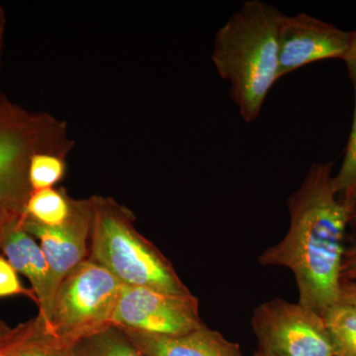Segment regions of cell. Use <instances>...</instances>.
<instances>
[{"instance_id":"cell-10","label":"cell","mask_w":356,"mask_h":356,"mask_svg":"<svg viewBox=\"0 0 356 356\" xmlns=\"http://www.w3.org/2000/svg\"><path fill=\"white\" fill-rule=\"evenodd\" d=\"M21 218L13 217L7 222L0 238V250L16 273L23 274L31 282L38 315L47 324L55 295L50 266L41 245L23 229Z\"/></svg>"},{"instance_id":"cell-15","label":"cell","mask_w":356,"mask_h":356,"mask_svg":"<svg viewBox=\"0 0 356 356\" xmlns=\"http://www.w3.org/2000/svg\"><path fill=\"white\" fill-rule=\"evenodd\" d=\"M334 356H356V308L337 303L324 315Z\"/></svg>"},{"instance_id":"cell-21","label":"cell","mask_w":356,"mask_h":356,"mask_svg":"<svg viewBox=\"0 0 356 356\" xmlns=\"http://www.w3.org/2000/svg\"><path fill=\"white\" fill-rule=\"evenodd\" d=\"M343 62L346 65L356 63V30L350 32V46H348V53L343 58Z\"/></svg>"},{"instance_id":"cell-24","label":"cell","mask_w":356,"mask_h":356,"mask_svg":"<svg viewBox=\"0 0 356 356\" xmlns=\"http://www.w3.org/2000/svg\"><path fill=\"white\" fill-rule=\"evenodd\" d=\"M14 215L8 214V213L3 212V211L0 210V238H1L2 233H3V229L6 228L7 222H8L9 220L13 219Z\"/></svg>"},{"instance_id":"cell-5","label":"cell","mask_w":356,"mask_h":356,"mask_svg":"<svg viewBox=\"0 0 356 356\" xmlns=\"http://www.w3.org/2000/svg\"><path fill=\"white\" fill-rule=\"evenodd\" d=\"M123 285L90 259L65 276L54 296L49 331L67 346L111 325Z\"/></svg>"},{"instance_id":"cell-13","label":"cell","mask_w":356,"mask_h":356,"mask_svg":"<svg viewBox=\"0 0 356 356\" xmlns=\"http://www.w3.org/2000/svg\"><path fill=\"white\" fill-rule=\"evenodd\" d=\"M77 199L70 197L64 188L33 192L23 217L46 227H60L72 217Z\"/></svg>"},{"instance_id":"cell-16","label":"cell","mask_w":356,"mask_h":356,"mask_svg":"<svg viewBox=\"0 0 356 356\" xmlns=\"http://www.w3.org/2000/svg\"><path fill=\"white\" fill-rule=\"evenodd\" d=\"M348 74L355 88V113L343 163L332 177V187L339 200L353 213L356 210V70H348Z\"/></svg>"},{"instance_id":"cell-11","label":"cell","mask_w":356,"mask_h":356,"mask_svg":"<svg viewBox=\"0 0 356 356\" xmlns=\"http://www.w3.org/2000/svg\"><path fill=\"white\" fill-rule=\"evenodd\" d=\"M146 356H245L240 344L203 324L184 336L165 337L121 329Z\"/></svg>"},{"instance_id":"cell-1","label":"cell","mask_w":356,"mask_h":356,"mask_svg":"<svg viewBox=\"0 0 356 356\" xmlns=\"http://www.w3.org/2000/svg\"><path fill=\"white\" fill-rule=\"evenodd\" d=\"M334 161L312 163L287 199L286 235L259 257L262 266H282L294 274L298 303L320 315L339 303L346 228L353 215L332 187Z\"/></svg>"},{"instance_id":"cell-20","label":"cell","mask_w":356,"mask_h":356,"mask_svg":"<svg viewBox=\"0 0 356 356\" xmlns=\"http://www.w3.org/2000/svg\"><path fill=\"white\" fill-rule=\"evenodd\" d=\"M339 302L356 308V281L341 282Z\"/></svg>"},{"instance_id":"cell-9","label":"cell","mask_w":356,"mask_h":356,"mask_svg":"<svg viewBox=\"0 0 356 356\" xmlns=\"http://www.w3.org/2000/svg\"><path fill=\"white\" fill-rule=\"evenodd\" d=\"M91 219L89 198L79 199L72 217L60 227H46L21 218L23 229L40 242L50 266L54 292L65 276L88 259Z\"/></svg>"},{"instance_id":"cell-27","label":"cell","mask_w":356,"mask_h":356,"mask_svg":"<svg viewBox=\"0 0 356 356\" xmlns=\"http://www.w3.org/2000/svg\"><path fill=\"white\" fill-rule=\"evenodd\" d=\"M348 65V70H356V63L355 64L346 65Z\"/></svg>"},{"instance_id":"cell-4","label":"cell","mask_w":356,"mask_h":356,"mask_svg":"<svg viewBox=\"0 0 356 356\" xmlns=\"http://www.w3.org/2000/svg\"><path fill=\"white\" fill-rule=\"evenodd\" d=\"M74 146L65 122L26 110L0 93V210L23 217L33 193L32 156L48 153L67 158Z\"/></svg>"},{"instance_id":"cell-2","label":"cell","mask_w":356,"mask_h":356,"mask_svg":"<svg viewBox=\"0 0 356 356\" xmlns=\"http://www.w3.org/2000/svg\"><path fill=\"white\" fill-rule=\"evenodd\" d=\"M283 13L261 0H248L218 30L212 62L231 84L229 95L248 123L257 120L280 79L278 29Z\"/></svg>"},{"instance_id":"cell-25","label":"cell","mask_w":356,"mask_h":356,"mask_svg":"<svg viewBox=\"0 0 356 356\" xmlns=\"http://www.w3.org/2000/svg\"><path fill=\"white\" fill-rule=\"evenodd\" d=\"M350 225L355 227L356 226V210L353 213V215H351Z\"/></svg>"},{"instance_id":"cell-17","label":"cell","mask_w":356,"mask_h":356,"mask_svg":"<svg viewBox=\"0 0 356 356\" xmlns=\"http://www.w3.org/2000/svg\"><path fill=\"white\" fill-rule=\"evenodd\" d=\"M67 163L65 156L55 154H37L29 166V181L33 192L54 188L65 177Z\"/></svg>"},{"instance_id":"cell-18","label":"cell","mask_w":356,"mask_h":356,"mask_svg":"<svg viewBox=\"0 0 356 356\" xmlns=\"http://www.w3.org/2000/svg\"><path fill=\"white\" fill-rule=\"evenodd\" d=\"M25 295L36 302L32 289H27L21 284L17 273L4 257H0V297Z\"/></svg>"},{"instance_id":"cell-8","label":"cell","mask_w":356,"mask_h":356,"mask_svg":"<svg viewBox=\"0 0 356 356\" xmlns=\"http://www.w3.org/2000/svg\"><path fill=\"white\" fill-rule=\"evenodd\" d=\"M350 41V32L331 23L306 13L283 14L278 29L280 79L318 60H343Z\"/></svg>"},{"instance_id":"cell-23","label":"cell","mask_w":356,"mask_h":356,"mask_svg":"<svg viewBox=\"0 0 356 356\" xmlns=\"http://www.w3.org/2000/svg\"><path fill=\"white\" fill-rule=\"evenodd\" d=\"M10 332L11 329L8 325L4 324L3 322H0V350H1L4 343H6V339L8 337Z\"/></svg>"},{"instance_id":"cell-12","label":"cell","mask_w":356,"mask_h":356,"mask_svg":"<svg viewBox=\"0 0 356 356\" xmlns=\"http://www.w3.org/2000/svg\"><path fill=\"white\" fill-rule=\"evenodd\" d=\"M0 356H70V346L49 331L43 318L37 315L11 329Z\"/></svg>"},{"instance_id":"cell-22","label":"cell","mask_w":356,"mask_h":356,"mask_svg":"<svg viewBox=\"0 0 356 356\" xmlns=\"http://www.w3.org/2000/svg\"><path fill=\"white\" fill-rule=\"evenodd\" d=\"M6 17L3 7L0 4V58H1L2 47H3L4 33H6Z\"/></svg>"},{"instance_id":"cell-3","label":"cell","mask_w":356,"mask_h":356,"mask_svg":"<svg viewBox=\"0 0 356 356\" xmlns=\"http://www.w3.org/2000/svg\"><path fill=\"white\" fill-rule=\"evenodd\" d=\"M88 259L108 270L122 285L187 296L191 290L172 262L135 226L126 206L106 196H91Z\"/></svg>"},{"instance_id":"cell-7","label":"cell","mask_w":356,"mask_h":356,"mask_svg":"<svg viewBox=\"0 0 356 356\" xmlns=\"http://www.w3.org/2000/svg\"><path fill=\"white\" fill-rule=\"evenodd\" d=\"M204 324L193 294H168L149 288L122 286L111 325L156 336H184Z\"/></svg>"},{"instance_id":"cell-14","label":"cell","mask_w":356,"mask_h":356,"mask_svg":"<svg viewBox=\"0 0 356 356\" xmlns=\"http://www.w3.org/2000/svg\"><path fill=\"white\" fill-rule=\"evenodd\" d=\"M70 356H146L120 327L108 325L70 346Z\"/></svg>"},{"instance_id":"cell-19","label":"cell","mask_w":356,"mask_h":356,"mask_svg":"<svg viewBox=\"0 0 356 356\" xmlns=\"http://www.w3.org/2000/svg\"><path fill=\"white\" fill-rule=\"evenodd\" d=\"M341 282L356 281V231L350 245L346 247V250H344L341 268Z\"/></svg>"},{"instance_id":"cell-6","label":"cell","mask_w":356,"mask_h":356,"mask_svg":"<svg viewBox=\"0 0 356 356\" xmlns=\"http://www.w3.org/2000/svg\"><path fill=\"white\" fill-rule=\"evenodd\" d=\"M257 350L274 356H334L324 316L300 303L275 298L254 309Z\"/></svg>"},{"instance_id":"cell-26","label":"cell","mask_w":356,"mask_h":356,"mask_svg":"<svg viewBox=\"0 0 356 356\" xmlns=\"http://www.w3.org/2000/svg\"><path fill=\"white\" fill-rule=\"evenodd\" d=\"M254 356H274V355H266V353H261V351L257 350V351H255Z\"/></svg>"}]
</instances>
